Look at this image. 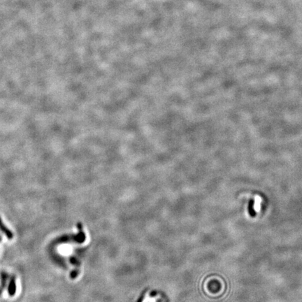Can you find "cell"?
Returning a JSON list of instances; mask_svg holds the SVG:
<instances>
[{
  "instance_id": "obj_3",
  "label": "cell",
  "mask_w": 302,
  "mask_h": 302,
  "mask_svg": "<svg viewBox=\"0 0 302 302\" xmlns=\"http://www.w3.org/2000/svg\"><path fill=\"white\" fill-rule=\"evenodd\" d=\"M15 283L14 280L12 281V283H11L10 288H9V293L10 294H13L15 293Z\"/></svg>"
},
{
  "instance_id": "obj_1",
  "label": "cell",
  "mask_w": 302,
  "mask_h": 302,
  "mask_svg": "<svg viewBox=\"0 0 302 302\" xmlns=\"http://www.w3.org/2000/svg\"><path fill=\"white\" fill-rule=\"evenodd\" d=\"M248 213L249 215H250L251 217H254L255 216V211L254 210V200L250 199V202H249L248 204Z\"/></svg>"
},
{
  "instance_id": "obj_2",
  "label": "cell",
  "mask_w": 302,
  "mask_h": 302,
  "mask_svg": "<svg viewBox=\"0 0 302 302\" xmlns=\"http://www.w3.org/2000/svg\"><path fill=\"white\" fill-rule=\"evenodd\" d=\"M0 228H1V229L3 231L5 234H6V236H7L9 239H11V238H12V233H11V232H9L8 230L6 229V228L4 227V225H3V223L2 222V221L1 220H0Z\"/></svg>"
}]
</instances>
